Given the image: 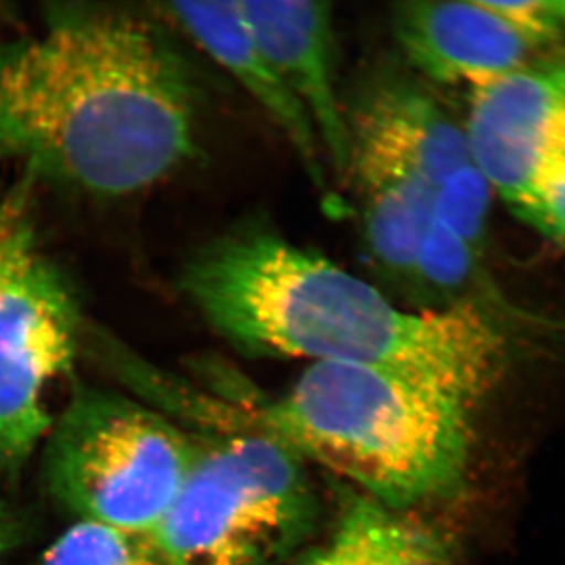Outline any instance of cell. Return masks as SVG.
I'll use <instances>...</instances> for the list:
<instances>
[{
  "instance_id": "cell-1",
  "label": "cell",
  "mask_w": 565,
  "mask_h": 565,
  "mask_svg": "<svg viewBox=\"0 0 565 565\" xmlns=\"http://www.w3.org/2000/svg\"><path fill=\"white\" fill-rule=\"evenodd\" d=\"M202 85L158 13L51 6L0 40V169L98 200L154 188L200 152Z\"/></svg>"
},
{
  "instance_id": "cell-2",
  "label": "cell",
  "mask_w": 565,
  "mask_h": 565,
  "mask_svg": "<svg viewBox=\"0 0 565 565\" xmlns=\"http://www.w3.org/2000/svg\"><path fill=\"white\" fill-rule=\"evenodd\" d=\"M178 289L218 337L250 356L386 367L478 404L508 364V340L489 311L404 310L264 214L193 248Z\"/></svg>"
},
{
  "instance_id": "cell-3",
  "label": "cell",
  "mask_w": 565,
  "mask_h": 565,
  "mask_svg": "<svg viewBox=\"0 0 565 565\" xmlns=\"http://www.w3.org/2000/svg\"><path fill=\"white\" fill-rule=\"evenodd\" d=\"M478 403L430 381L349 363L308 364L288 392L232 401V429L280 441L404 514L465 489Z\"/></svg>"
},
{
  "instance_id": "cell-4",
  "label": "cell",
  "mask_w": 565,
  "mask_h": 565,
  "mask_svg": "<svg viewBox=\"0 0 565 565\" xmlns=\"http://www.w3.org/2000/svg\"><path fill=\"white\" fill-rule=\"evenodd\" d=\"M305 462L255 430L199 435L177 500L152 531L169 565H274L313 534Z\"/></svg>"
},
{
  "instance_id": "cell-5",
  "label": "cell",
  "mask_w": 565,
  "mask_h": 565,
  "mask_svg": "<svg viewBox=\"0 0 565 565\" xmlns=\"http://www.w3.org/2000/svg\"><path fill=\"white\" fill-rule=\"evenodd\" d=\"M199 452L189 433L126 394L76 385L43 441L47 492L77 522L152 533Z\"/></svg>"
},
{
  "instance_id": "cell-6",
  "label": "cell",
  "mask_w": 565,
  "mask_h": 565,
  "mask_svg": "<svg viewBox=\"0 0 565 565\" xmlns=\"http://www.w3.org/2000/svg\"><path fill=\"white\" fill-rule=\"evenodd\" d=\"M76 291L40 252L0 294V473L17 478L50 434V386L71 373L84 338Z\"/></svg>"
},
{
  "instance_id": "cell-7",
  "label": "cell",
  "mask_w": 565,
  "mask_h": 565,
  "mask_svg": "<svg viewBox=\"0 0 565 565\" xmlns=\"http://www.w3.org/2000/svg\"><path fill=\"white\" fill-rule=\"evenodd\" d=\"M471 163L516 217L565 167V62L526 63L470 88Z\"/></svg>"
},
{
  "instance_id": "cell-8",
  "label": "cell",
  "mask_w": 565,
  "mask_h": 565,
  "mask_svg": "<svg viewBox=\"0 0 565 565\" xmlns=\"http://www.w3.org/2000/svg\"><path fill=\"white\" fill-rule=\"evenodd\" d=\"M344 110L348 177L403 174L438 189L471 162L465 121L401 58L367 71Z\"/></svg>"
},
{
  "instance_id": "cell-9",
  "label": "cell",
  "mask_w": 565,
  "mask_h": 565,
  "mask_svg": "<svg viewBox=\"0 0 565 565\" xmlns=\"http://www.w3.org/2000/svg\"><path fill=\"white\" fill-rule=\"evenodd\" d=\"M241 9L259 47L313 122L323 156L348 177L351 145L338 88L332 6L243 0Z\"/></svg>"
},
{
  "instance_id": "cell-10",
  "label": "cell",
  "mask_w": 565,
  "mask_h": 565,
  "mask_svg": "<svg viewBox=\"0 0 565 565\" xmlns=\"http://www.w3.org/2000/svg\"><path fill=\"white\" fill-rule=\"evenodd\" d=\"M390 28L401 61L430 85L479 87L522 68L531 50L482 0L394 3Z\"/></svg>"
},
{
  "instance_id": "cell-11",
  "label": "cell",
  "mask_w": 565,
  "mask_h": 565,
  "mask_svg": "<svg viewBox=\"0 0 565 565\" xmlns=\"http://www.w3.org/2000/svg\"><path fill=\"white\" fill-rule=\"evenodd\" d=\"M158 14L239 82L288 139L315 188L329 195L313 122L259 47L241 2L158 3Z\"/></svg>"
},
{
  "instance_id": "cell-12",
  "label": "cell",
  "mask_w": 565,
  "mask_h": 565,
  "mask_svg": "<svg viewBox=\"0 0 565 565\" xmlns=\"http://www.w3.org/2000/svg\"><path fill=\"white\" fill-rule=\"evenodd\" d=\"M363 256L385 294L405 300L434 218L435 191L418 177L356 178Z\"/></svg>"
},
{
  "instance_id": "cell-13",
  "label": "cell",
  "mask_w": 565,
  "mask_h": 565,
  "mask_svg": "<svg viewBox=\"0 0 565 565\" xmlns=\"http://www.w3.org/2000/svg\"><path fill=\"white\" fill-rule=\"evenodd\" d=\"M429 556H444L433 535L362 498L348 505L329 544L296 565H405Z\"/></svg>"
},
{
  "instance_id": "cell-14",
  "label": "cell",
  "mask_w": 565,
  "mask_h": 565,
  "mask_svg": "<svg viewBox=\"0 0 565 565\" xmlns=\"http://www.w3.org/2000/svg\"><path fill=\"white\" fill-rule=\"evenodd\" d=\"M35 565H169L151 533L77 522Z\"/></svg>"
},
{
  "instance_id": "cell-15",
  "label": "cell",
  "mask_w": 565,
  "mask_h": 565,
  "mask_svg": "<svg viewBox=\"0 0 565 565\" xmlns=\"http://www.w3.org/2000/svg\"><path fill=\"white\" fill-rule=\"evenodd\" d=\"M492 193L484 174L467 163L435 191L434 221L481 253Z\"/></svg>"
},
{
  "instance_id": "cell-16",
  "label": "cell",
  "mask_w": 565,
  "mask_h": 565,
  "mask_svg": "<svg viewBox=\"0 0 565 565\" xmlns=\"http://www.w3.org/2000/svg\"><path fill=\"white\" fill-rule=\"evenodd\" d=\"M482 3L531 47L557 39L565 29L557 0H482Z\"/></svg>"
},
{
  "instance_id": "cell-17",
  "label": "cell",
  "mask_w": 565,
  "mask_h": 565,
  "mask_svg": "<svg viewBox=\"0 0 565 565\" xmlns=\"http://www.w3.org/2000/svg\"><path fill=\"white\" fill-rule=\"evenodd\" d=\"M520 218L545 236L565 243V167L541 185Z\"/></svg>"
},
{
  "instance_id": "cell-18",
  "label": "cell",
  "mask_w": 565,
  "mask_h": 565,
  "mask_svg": "<svg viewBox=\"0 0 565 565\" xmlns=\"http://www.w3.org/2000/svg\"><path fill=\"white\" fill-rule=\"evenodd\" d=\"M39 243L28 222L0 226V294L40 253Z\"/></svg>"
},
{
  "instance_id": "cell-19",
  "label": "cell",
  "mask_w": 565,
  "mask_h": 565,
  "mask_svg": "<svg viewBox=\"0 0 565 565\" xmlns=\"http://www.w3.org/2000/svg\"><path fill=\"white\" fill-rule=\"evenodd\" d=\"M17 523L11 514L9 505L0 498V556L11 548L17 541Z\"/></svg>"
},
{
  "instance_id": "cell-20",
  "label": "cell",
  "mask_w": 565,
  "mask_h": 565,
  "mask_svg": "<svg viewBox=\"0 0 565 565\" xmlns=\"http://www.w3.org/2000/svg\"><path fill=\"white\" fill-rule=\"evenodd\" d=\"M441 557L444 556L422 557V559H415L405 565H444V563H441Z\"/></svg>"
},
{
  "instance_id": "cell-21",
  "label": "cell",
  "mask_w": 565,
  "mask_h": 565,
  "mask_svg": "<svg viewBox=\"0 0 565 565\" xmlns=\"http://www.w3.org/2000/svg\"><path fill=\"white\" fill-rule=\"evenodd\" d=\"M557 7H559L561 17H563L564 25H565V0H557Z\"/></svg>"
}]
</instances>
